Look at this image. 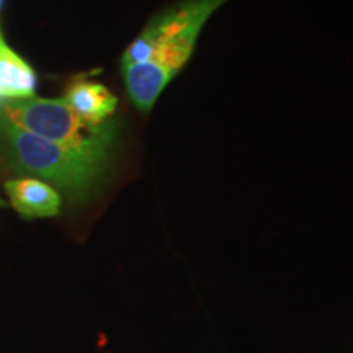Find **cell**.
Listing matches in <instances>:
<instances>
[{"mask_svg": "<svg viewBox=\"0 0 353 353\" xmlns=\"http://www.w3.org/2000/svg\"><path fill=\"white\" fill-rule=\"evenodd\" d=\"M70 110L88 125H103L117 112L118 99L99 82L77 81L69 85L63 99Z\"/></svg>", "mask_w": 353, "mask_h": 353, "instance_id": "cell-5", "label": "cell"}, {"mask_svg": "<svg viewBox=\"0 0 353 353\" xmlns=\"http://www.w3.org/2000/svg\"><path fill=\"white\" fill-rule=\"evenodd\" d=\"M0 120L52 143H59L88 156L112 161L118 141V121L88 125L64 100L32 99L0 105Z\"/></svg>", "mask_w": 353, "mask_h": 353, "instance_id": "cell-3", "label": "cell"}, {"mask_svg": "<svg viewBox=\"0 0 353 353\" xmlns=\"http://www.w3.org/2000/svg\"><path fill=\"white\" fill-rule=\"evenodd\" d=\"M228 0H179L149 20L121 56L126 92L149 113L165 87L185 68L210 17Z\"/></svg>", "mask_w": 353, "mask_h": 353, "instance_id": "cell-1", "label": "cell"}, {"mask_svg": "<svg viewBox=\"0 0 353 353\" xmlns=\"http://www.w3.org/2000/svg\"><path fill=\"white\" fill-rule=\"evenodd\" d=\"M2 205H3V201H2V200H0V206H2Z\"/></svg>", "mask_w": 353, "mask_h": 353, "instance_id": "cell-8", "label": "cell"}, {"mask_svg": "<svg viewBox=\"0 0 353 353\" xmlns=\"http://www.w3.org/2000/svg\"><path fill=\"white\" fill-rule=\"evenodd\" d=\"M37 74L8 46L0 28V105L34 97Z\"/></svg>", "mask_w": 353, "mask_h": 353, "instance_id": "cell-6", "label": "cell"}, {"mask_svg": "<svg viewBox=\"0 0 353 353\" xmlns=\"http://www.w3.org/2000/svg\"><path fill=\"white\" fill-rule=\"evenodd\" d=\"M12 206L26 219L52 218L63 205L61 193L50 183L33 176L8 180L3 185Z\"/></svg>", "mask_w": 353, "mask_h": 353, "instance_id": "cell-4", "label": "cell"}, {"mask_svg": "<svg viewBox=\"0 0 353 353\" xmlns=\"http://www.w3.org/2000/svg\"><path fill=\"white\" fill-rule=\"evenodd\" d=\"M0 126L12 169L50 183L69 201L87 200L107 175L112 161L38 138L7 121L0 120Z\"/></svg>", "mask_w": 353, "mask_h": 353, "instance_id": "cell-2", "label": "cell"}, {"mask_svg": "<svg viewBox=\"0 0 353 353\" xmlns=\"http://www.w3.org/2000/svg\"><path fill=\"white\" fill-rule=\"evenodd\" d=\"M2 3H3V0H0V8H2Z\"/></svg>", "mask_w": 353, "mask_h": 353, "instance_id": "cell-7", "label": "cell"}]
</instances>
